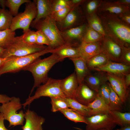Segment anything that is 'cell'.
Wrapping results in <instances>:
<instances>
[{"label":"cell","instance_id":"6da1fadb","mask_svg":"<svg viewBox=\"0 0 130 130\" xmlns=\"http://www.w3.org/2000/svg\"><path fill=\"white\" fill-rule=\"evenodd\" d=\"M96 13L101 20L105 36L122 47H130V26L117 15Z\"/></svg>","mask_w":130,"mask_h":130},{"label":"cell","instance_id":"7a4b0ae2","mask_svg":"<svg viewBox=\"0 0 130 130\" xmlns=\"http://www.w3.org/2000/svg\"><path fill=\"white\" fill-rule=\"evenodd\" d=\"M61 61L62 60L55 53H52L46 58H38L23 69V70L30 72L34 79V85L29 96L35 88L47 81L49 78L48 75L49 71L55 64Z\"/></svg>","mask_w":130,"mask_h":130},{"label":"cell","instance_id":"3957f363","mask_svg":"<svg viewBox=\"0 0 130 130\" xmlns=\"http://www.w3.org/2000/svg\"><path fill=\"white\" fill-rule=\"evenodd\" d=\"M54 49L48 46L44 50L26 56L8 58L0 68V76L8 73H15L23 70L41 56L50 53Z\"/></svg>","mask_w":130,"mask_h":130},{"label":"cell","instance_id":"277c9868","mask_svg":"<svg viewBox=\"0 0 130 130\" xmlns=\"http://www.w3.org/2000/svg\"><path fill=\"white\" fill-rule=\"evenodd\" d=\"M41 31L48 39L50 46L55 49L65 44L60 31L51 15L41 19L32 27Z\"/></svg>","mask_w":130,"mask_h":130},{"label":"cell","instance_id":"5b68a950","mask_svg":"<svg viewBox=\"0 0 130 130\" xmlns=\"http://www.w3.org/2000/svg\"><path fill=\"white\" fill-rule=\"evenodd\" d=\"M47 46L28 44L23 41L22 35L15 37L13 42L5 49L1 58H9L26 56L42 51Z\"/></svg>","mask_w":130,"mask_h":130},{"label":"cell","instance_id":"8992f818","mask_svg":"<svg viewBox=\"0 0 130 130\" xmlns=\"http://www.w3.org/2000/svg\"><path fill=\"white\" fill-rule=\"evenodd\" d=\"M22 106L20 98L14 97H12L10 101L0 106V113L2 115L4 120L9 122L8 127L23 125L25 113L22 110L18 113L17 112Z\"/></svg>","mask_w":130,"mask_h":130},{"label":"cell","instance_id":"52a82bcc","mask_svg":"<svg viewBox=\"0 0 130 130\" xmlns=\"http://www.w3.org/2000/svg\"><path fill=\"white\" fill-rule=\"evenodd\" d=\"M60 81L61 79L49 78L45 84L38 87L33 95L29 96L25 102L22 104L23 108H25L27 105L29 106L34 100L41 97H65L61 88Z\"/></svg>","mask_w":130,"mask_h":130},{"label":"cell","instance_id":"ba28073f","mask_svg":"<svg viewBox=\"0 0 130 130\" xmlns=\"http://www.w3.org/2000/svg\"><path fill=\"white\" fill-rule=\"evenodd\" d=\"M37 14L36 7L33 1L26 3L24 11L13 17L10 29L13 31L21 29L24 33L25 32L29 29Z\"/></svg>","mask_w":130,"mask_h":130},{"label":"cell","instance_id":"9c48e42d","mask_svg":"<svg viewBox=\"0 0 130 130\" xmlns=\"http://www.w3.org/2000/svg\"><path fill=\"white\" fill-rule=\"evenodd\" d=\"M85 118L88 123L85 130H98L102 129L112 130L117 125L109 113L85 117Z\"/></svg>","mask_w":130,"mask_h":130},{"label":"cell","instance_id":"30bf717a","mask_svg":"<svg viewBox=\"0 0 130 130\" xmlns=\"http://www.w3.org/2000/svg\"><path fill=\"white\" fill-rule=\"evenodd\" d=\"M80 6L74 7L71 10L64 19L57 23L61 31L79 26L83 24L85 20L84 13Z\"/></svg>","mask_w":130,"mask_h":130},{"label":"cell","instance_id":"8fae6325","mask_svg":"<svg viewBox=\"0 0 130 130\" xmlns=\"http://www.w3.org/2000/svg\"><path fill=\"white\" fill-rule=\"evenodd\" d=\"M88 25L83 24L78 26L60 31L62 37L65 44L74 47H78L81 43Z\"/></svg>","mask_w":130,"mask_h":130},{"label":"cell","instance_id":"7c38bea8","mask_svg":"<svg viewBox=\"0 0 130 130\" xmlns=\"http://www.w3.org/2000/svg\"><path fill=\"white\" fill-rule=\"evenodd\" d=\"M122 47L106 36H104L102 41L101 52L111 61L120 63Z\"/></svg>","mask_w":130,"mask_h":130},{"label":"cell","instance_id":"4fadbf2b","mask_svg":"<svg viewBox=\"0 0 130 130\" xmlns=\"http://www.w3.org/2000/svg\"><path fill=\"white\" fill-rule=\"evenodd\" d=\"M93 70L123 77L126 74L130 73V65L121 63L110 61L105 65L96 68Z\"/></svg>","mask_w":130,"mask_h":130},{"label":"cell","instance_id":"5bb4252c","mask_svg":"<svg viewBox=\"0 0 130 130\" xmlns=\"http://www.w3.org/2000/svg\"><path fill=\"white\" fill-rule=\"evenodd\" d=\"M79 85L75 72L65 78L61 79V88L66 98L74 99Z\"/></svg>","mask_w":130,"mask_h":130},{"label":"cell","instance_id":"9a60e30c","mask_svg":"<svg viewBox=\"0 0 130 130\" xmlns=\"http://www.w3.org/2000/svg\"><path fill=\"white\" fill-rule=\"evenodd\" d=\"M25 114V122L21 127L23 130H43L42 125L45 121L44 118L29 109L26 110Z\"/></svg>","mask_w":130,"mask_h":130},{"label":"cell","instance_id":"2e32d148","mask_svg":"<svg viewBox=\"0 0 130 130\" xmlns=\"http://www.w3.org/2000/svg\"><path fill=\"white\" fill-rule=\"evenodd\" d=\"M108 82L113 90L124 103L126 101L128 91L126 87L124 77H120L107 73Z\"/></svg>","mask_w":130,"mask_h":130},{"label":"cell","instance_id":"e0dca14e","mask_svg":"<svg viewBox=\"0 0 130 130\" xmlns=\"http://www.w3.org/2000/svg\"><path fill=\"white\" fill-rule=\"evenodd\" d=\"M129 11L130 6L119 4L115 1L101 0L96 13H106L118 15Z\"/></svg>","mask_w":130,"mask_h":130},{"label":"cell","instance_id":"ac0fdd59","mask_svg":"<svg viewBox=\"0 0 130 130\" xmlns=\"http://www.w3.org/2000/svg\"><path fill=\"white\" fill-rule=\"evenodd\" d=\"M102 41L91 43L82 42L78 46L79 57L86 61L101 52Z\"/></svg>","mask_w":130,"mask_h":130},{"label":"cell","instance_id":"d6986e66","mask_svg":"<svg viewBox=\"0 0 130 130\" xmlns=\"http://www.w3.org/2000/svg\"><path fill=\"white\" fill-rule=\"evenodd\" d=\"M97 93L84 82L79 85L76 96L74 99L80 104L87 106L94 100Z\"/></svg>","mask_w":130,"mask_h":130},{"label":"cell","instance_id":"ffe728a7","mask_svg":"<svg viewBox=\"0 0 130 130\" xmlns=\"http://www.w3.org/2000/svg\"><path fill=\"white\" fill-rule=\"evenodd\" d=\"M37 8V14L30 26L32 27L38 21L51 15L52 13V0H34Z\"/></svg>","mask_w":130,"mask_h":130},{"label":"cell","instance_id":"44dd1931","mask_svg":"<svg viewBox=\"0 0 130 130\" xmlns=\"http://www.w3.org/2000/svg\"><path fill=\"white\" fill-rule=\"evenodd\" d=\"M98 72L93 74H89L84 81L89 88L97 93L101 85L108 81L107 73Z\"/></svg>","mask_w":130,"mask_h":130},{"label":"cell","instance_id":"7402d4cb","mask_svg":"<svg viewBox=\"0 0 130 130\" xmlns=\"http://www.w3.org/2000/svg\"><path fill=\"white\" fill-rule=\"evenodd\" d=\"M73 63L75 69V73L79 84L84 82L86 77L89 74V70L86 61L79 57L69 58Z\"/></svg>","mask_w":130,"mask_h":130},{"label":"cell","instance_id":"603a6c76","mask_svg":"<svg viewBox=\"0 0 130 130\" xmlns=\"http://www.w3.org/2000/svg\"><path fill=\"white\" fill-rule=\"evenodd\" d=\"M90 109V117L96 115L109 113L108 105L97 93L94 100L87 106Z\"/></svg>","mask_w":130,"mask_h":130},{"label":"cell","instance_id":"cb8c5ba5","mask_svg":"<svg viewBox=\"0 0 130 130\" xmlns=\"http://www.w3.org/2000/svg\"><path fill=\"white\" fill-rule=\"evenodd\" d=\"M53 53H55L62 61L67 58L79 57L78 46L74 47L65 44L54 49Z\"/></svg>","mask_w":130,"mask_h":130},{"label":"cell","instance_id":"d4e9b609","mask_svg":"<svg viewBox=\"0 0 130 130\" xmlns=\"http://www.w3.org/2000/svg\"><path fill=\"white\" fill-rule=\"evenodd\" d=\"M110 61L104 54L101 52L88 59L86 63L90 70L104 65Z\"/></svg>","mask_w":130,"mask_h":130},{"label":"cell","instance_id":"484cf974","mask_svg":"<svg viewBox=\"0 0 130 130\" xmlns=\"http://www.w3.org/2000/svg\"><path fill=\"white\" fill-rule=\"evenodd\" d=\"M71 108L86 117H90V109L87 106L83 105L73 98L62 97Z\"/></svg>","mask_w":130,"mask_h":130},{"label":"cell","instance_id":"4316f807","mask_svg":"<svg viewBox=\"0 0 130 130\" xmlns=\"http://www.w3.org/2000/svg\"><path fill=\"white\" fill-rule=\"evenodd\" d=\"M109 113L113 119L116 125L121 127L130 125V113L110 110Z\"/></svg>","mask_w":130,"mask_h":130},{"label":"cell","instance_id":"83f0119b","mask_svg":"<svg viewBox=\"0 0 130 130\" xmlns=\"http://www.w3.org/2000/svg\"><path fill=\"white\" fill-rule=\"evenodd\" d=\"M59 111L68 119L74 122L83 123L86 124H88L85 117L71 108H68L64 109Z\"/></svg>","mask_w":130,"mask_h":130},{"label":"cell","instance_id":"f1b7e54d","mask_svg":"<svg viewBox=\"0 0 130 130\" xmlns=\"http://www.w3.org/2000/svg\"><path fill=\"white\" fill-rule=\"evenodd\" d=\"M109 84L110 92L108 106L110 110H116L121 111L123 108V103L119 97L112 89L109 83Z\"/></svg>","mask_w":130,"mask_h":130},{"label":"cell","instance_id":"f546056e","mask_svg":"<svg viewBox=\"0 0 130 130\" xmlns=\"http://www.w3.org/2000/svg\"><path fill=\"white\" fill-rule=\"evenodd\" d=\"M104 36L88 25L82 42L91 43L102 41Z\"/></svg>","mask_w":130,"mask_h":130},{"label":"cell","instance_id":"4dcf8cb0","mask_svg":"<svg viewBox=\"0 0 130 130\" xmlns=\"http://www.w3.org/2000/svg\"><path fill=\"white\" fill-rule=\"evenodd\" d=\"M13 17L9 10L0 8V31L10 29Z\"/></svg>","mask_w":130,"mask_h":130},{"label":"cell","instance_id":"1f68e13d","mask_svg":"<svg viewBox=\"0 0 130 130\" xmlns=\"http://www.w3.org/2000/svg\"><path fill=\"white\" fill-rule=\"evenodd\" d=\"M15 31L8 29L0 31V47L6 49L13 42L15 37Z\"/></svg>","mask_w":130,"mask_h":130},{"label":"cell","instance_id":"d6a6232c","mask_svg":"<svg viewBox=\"0 0 130 130\" xmlns=\"http://www.w3.org/2000/svg\"><path fill=\"white\" fill-rule=\"evenodd\" d=\"M86 17L89 26L103 36L105 35L101 20L96 13Z\"/></svg>","mask_w":130,"mask_h":130},{"label":"cell","instance_id":"836d02e7","mask_svg":"<svg viewBox=\"0 0 130 130\" xmlns=\"http://www.w3.org/2000/svg\"><path fill=\"white\" fill-rule=\"evenodd\" d=\"M31 1L30 0H6V6L9 8L10 12L14 17L19 13V7L22 4Z\"/></svg>","mask_w":130,"mask_h":130},{"label":"cell","instance_id":"e575fe53","mask_svg":"<svg viewBox=\"0 0 130 130\" xmlns=\"http://www.w3.org/2000/svg\"><path fill=\"white\" fill-rule=\"evenodd\" d=\"M63 97L50 98L52 105L51 110L55 112L65 109L69 108L68 104L63 98Z\"/></svg>","mask_w":130,"mask_h":130},{"label":"cell","instance_id":"d590c367","mask_svg":"<svg viewBox=\"0 0 130 130\" xmlns=\"http://www.w3.org/2000/svg\"><path fill=\"white\" fill-rule=\"evenodd\" d=\"M100 0H92L86 1L83 3L84 9L86 17L96 13L99 5Z\"/></svg>","mask_w":130,"mask_h":130},{"label":"cell","instance_id":"8d00e7d4","mask_svg":"<svg viewBox=\"0 0 130 130\" xmlns=\"http://www.w3.org/2000/svg\"><path fill=\"white\" fill-rule=\"evenodd\" d=\"M110 90L108 82L103 84L97 92L98 95L108 105L109 104Z\"/></svg>","mask_w":130,"mask_h":130},{"label":"cell","instance_id":"74e56055","mask_svg":"<svg viewBox=\"0 0 130 130\" xmlns=\"http://www.w3.org/2000/svg\"><path fill=\"white\" fill-rule=\"evenodd\" d=\"M36 31L32 30L30 29L22 35L23 41L31 45L36 44Z\"/></svg>","mask_w":130,"mask_h":130},{"label":"cell","instance_id":"f35d334b","mask_svg":"<svg viewBox=\"0 0 130 130\" xmlns=\"http://www.w3.org/2000/svg\"><path fill=\"white\" fill-rule=\"evenodd\" d=\"M71 9L70 7L67 6L52 13L51 15L57 23H59L65 18Z\"/></svg>","mask_w":130,"mask_h":130},{"label":"cell","instance_id":"ab89813d","mask_svg":"<svg viewBox=\"0 0 130 130\" xmlns=\"http://www.w3.org/2000/svg\"><path fill=\"white\" fill-rule=\"evenodd\" d=\"M52 13L66 7H70V0H52Z\"/></svg>","mask_w":130,"mask_h":130},{"label":"cell","instance_id":"60d3db41","mask_svg":"<svg viewBox=\"0 0 130 130\" xmlns=\"http://www.w3.org/2000/svg\"><path fill=\"white\" fill-rule=\"evenodd\" d=\"M37 37L36 44L39 45L50 46L49 41L47 37L41 31L37 30L36 31Z\"/></svg>","mask_w":130,"mask_h":130},{"label":"cell","instance_id":"b9f144b4","mask_svg":"<svg viewBox=\"0 0 130 130\" xmlns=\"http://www.w3.org/2000/svg\"><path fill=\"white\" fill-rule=\"evenodd\" d=\"M122 47V52L120 58V63L130 65V48Z\"/></svg>","mask_w":130,"mask_h":130},{"label":"cell","instance_id":"7bdbcfd3","mask_svg":"<svg viewBox=\"0 0 130 130\" xmlns=\"http://www.w3.org/2000/svg\"><path fill=\"white\" fill-rule=\"evenodd\" d=\"M118 16L122 20L126 23L128 25L130 26V11L122 14Z\"/></svg>","mask_w":130,"mask_h":130},{"label":"cell","instance_id":"ee69618b","mask_svg":"<svg viewBox=\"0 0 130 130\" xmlns=\"http://www.w3.org/2000/svg\"><path fill=\"white\" fill-rule=\"evenodd\" d=\"M86 0H70V7L71 8L77 7L83 4Z\"/></svg>","mask_w":130,"mask_h":130},{"label":"cell","instance_id":"f6af8a7d","mask_svg":"<svg viewBox=\"0 0 130 130\" xmlns=\"http://www.w3.org/2000/svg\"><path fill=\"white\" fill-rule=\"evenodd\" d=\"M12 97H10L5 94H0V103L2 104L10 101Z\"/></svg>","mask_w":130,"mask_h":130},{"label":"cell","instance_id":"bcb514c9","mask_svg":"<svg viewBox=\"0 0 130 130\" xmlns=\"http://www.w3.org/2000/svg\"><path fill=\"white\" fill-rule=\"evenodd\" d=\"M124 81L126 87L127 89H128L130 85V73L126 74L124 76Z\"/></svg>","mask_w":130,"mask_h":130},{"label":"cell","instance_id":"7dc6e473","mask_svg":"<svg viewBox=\"0 0 130 130\" xmlns=\"http://www.w3.org/2000/svg\"><path fill=\"white\" fill-rule=\"evenodd\" d=\"M4 120L2 115L0 113V130H10L7 129L6 128L4 123Z\"/></svg>","mask_w":130,"mask_h":130},{"label":"cell","instance_id":"c3c4849f","mask_svg":"<svg viewBox=\"0 0 130 130\" xmlns=\"http://www.w3.org/2000/svg\"><path fill=\"white\" fill-rule=\"evenodd\" d=\"M115 1L116 3L121 5L128 6H130V0H118Z\"/></svg>","mask_w":130,"mask_h":130},{"label":"cell","instance_id":"681fc988","mask_svg":"<svg viewBox=\"0 0 130 130\" xmlns=\"http://www.w3.org/2000/svg\"><path fill=\"white\" fill-rule=\"evenodd\" d=\"M6 0H0V6L2 9H5L6 7Z\"/></svg>","mask_w":130,"mask_h":130},{"label":"cell","instance_id":"f907efd6","mask_svg":"<svg viewBox=\"0 0 130 130\" xmlns=\"http://www.w3.org/2000/svg\"><path fill=\"white\" fill-rule=\"evenodd\" d=\"M114 130H130V125L121 127L120 128Z\"/></svg>","mask_w":130,"mask_h":130},{"label":"cell","instance_id":"816d5d0a","mask_svg":"<svg viewBox=\"0 0 130 130\" xmlns=\"http://www.w3.org/2000/svg\"><path fill=\"white\" fill-rule=\"evenodd\" d=\"M8 58L0 57V68Z\"/></svg>","mask_w":130,"mask_h":130},{"label":"cell","instance_id":"f5cc1de1","mask_svg":"<svg viewBox=\"0 0 130 130\" xmlns=\"http://www.w3.org/2000/svg\"><path fill=\"white\" fill-rule=\"evenodd\" d=\"M5 49L0 47V57H1Z\"/></svg>","mask_w":130,"mask_h":130},{"label":"cell","instance_id":"db71d44e","mask_svg":"<svg viewBox=\"0 0 130 130\" xmlns=\"http://www.w3.org/2000/svg\"><path fill=\"white\" fill-rule=\"evenodd\" d=\"M98 130H110L107 129H99Z\"/></svg>","mask_w":130,"mask_h":130},{"label":"cell","instance_id":"11a10c76","mask_svg":"<svg viewBox=\"0 0 130 130\" xmlns=\"http://www.w3.org/2000/svg\"></svg>","mask_w":130,"mask_h":130},{"label":"cell","instance_id":"9f6ffc18","mask_svg":"<svg viewBox=\"0 0 130 130\" xmlns=\"http://www.w3.org/2000/svg\"></svg>","mask_w":130,"mask_h":130}]
</instances>
